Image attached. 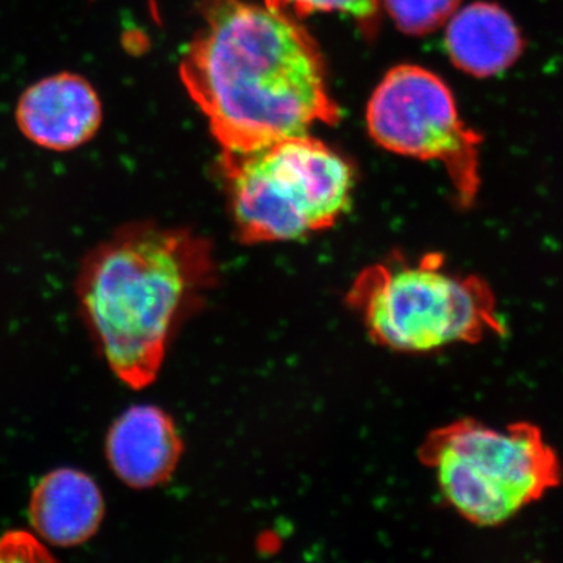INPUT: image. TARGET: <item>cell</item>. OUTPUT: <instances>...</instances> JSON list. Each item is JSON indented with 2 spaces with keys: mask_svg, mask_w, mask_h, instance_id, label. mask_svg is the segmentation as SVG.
<instances>
[{
  "mask_svg": "<svg viewBox=\"0 0 563 563\" xmlns=\"http://www.w3.org/2000/svg\"><path fill=\"white\" fill-rule=\"evenodd\" d=\"M198 10L179 76L221 154L340 121L320 47L296 18L247 0H198Z\"/></svg>",
  "mask_w": 563,
  "mask_h": 563,
  "instance_id": "cell-1",
  "label": "cell"
},
{
  "mask_svg": "<svg viewBox=\"0 0 563 563\" xmlns=\"http://www.w3.org/2000/svg\"><path fill=\"white\" fill-rule=\"evenodd\" d=\"M214 277L209 240L152 221L122 225L88 252L77 277L80 312L118 379L135 390L157 379Z\"/></svg>",
  "mask_w": 563,
  "mask_h": 563,
  "instance_id": "cell-2",
  "label": "cell"
},
{
  "mask_svg": "<svg viewBox=\"0 0 563 563\" xmlns=\"http://www.w3.org/2000/svg\"><path fill=\"white\" fill-rule=\"evenodd\" d=\"M347 302L391 351H439L504 332L487 282L450 272L440 254L374 263L352 282Z\"/></svg>",
  "mask_w": 563,
  "mask_h": 563,
  "instance_id": "cell-3",
  "label": "cell"
},
{
  "mask_svg": "<svg viewBox=\"0 0 563 563\" xmlns=\"http://www.w3.org/2000/svg\"><path fill=\"white\" fill-rule=\"evenodd\" d=\"M229 207L242 242H291L325 231L351 206L354 173L328 144L307 135L243 154H221Z\"/></svg>",
  "mask_w": 563,
  "mask_h": 563,
  "instance_id": "cell-4",
  "label": "cell"
},
{
  "mask_svg": "<svg viewBox=\"0 0 563 563\" xmlns=\"http://www.w3.org/2000/svg\"><path fill=\"white\" fill-rule=\"evenodd\" d=\"M420 457L455 512L485 528L506 523L562 481L561 459L531 422H451L429 433Z\"/></svg>",
  "mask_w": 563,
  "mask_h": 563,
  "instance_id": "cell-5",
  "label": "cell"
},
{
  "mask_svg": "<svg viewBox=\"0 0 563 563\" xmlns=\"http://www.w3.org/2000/svg\"><path fill=\"white\" fill-rule=\"evenodd\" d=\"M366 125L384 150L442 163L463 206L476 199L483 139L461 120L450 88L431 70L393 68L369 99Z\"/></svg>",
  "mask_w": 563,
  "mask_h": 563,
  "instance_id": "cell-6",
  "label": "cell"
},
{
  "mask_svg": "<svg viewBox=\"0 0 563 563\" xmlns=\"http://www.w3.org/2000/svg\"><path fill=\"white\" fill-rule=\"evenodd\" d=\"M16 122L22 135L36 146L73 151L88 143L101 129L102 103L85 77L55 74L22 92Z\"/></svg>",
  "mask_w": 563,
  "mask_h": 563,
  "instance_id": "cell-7",
  "label": "cell"
},
{
  "mask_svg": "<svg viewBox=\"0 0 563 563\" xmlns=\"http://www.w3.org/2000/svg\"><path fill=\"white\" fill-rule=\"evenodd\" d=\"M184 442L173 418L155 406L125 410L107 435L111 470L132 488L165 484L179 465Z\"/></svg>",
  "mask_w": 563,
  "mask_h": 563,
  "instance_id": "cell-8",
  "label": "cell"
},
{
  "mask_svg": "<svg viewBox=\"0 0 563 563\" xmlns=\"http://www.w3.org/2000/svg\"><path fill=\"white\" fill-rule=\"evenodd\" d=\"M102 493L79 470H55L32 493V525L41 537L57 547H76L90 540L102 523Z\"/></svg>",
  "mask_w": 563,
  "mask_h": 563,
  "instance_id": "cell-9",
  "label": "cell"
},
{
  "mask_svg": "<svg viewBox=\"0 0 563 563\" xmlns=\"http://www.w3.org/2000/svg\"><path fill=\"white\" fill-rule=\"evenodd\" d=\"M444 43L454 65L474 77L504 73L525 49L523 36L514 18L492 2H474L455 11Z\"/></svg>",
  "mask_w": 563,
  "mask_h": 563,
  "instance_id": "cell-10",
  "label": "cell"
},
{
  "mask_svg": "<svg viewBox=\"0 0 563 563\" xmlns=\"http://www.w3.org/2000/svg\"><path fill=\"white\" fill-rule=\"evenodd\" d=\"M384 3L402 32L426 35L450 21L462 0H384Z\"/></svg>",
  "mask_w": 563,
  "mask_h": 563,
  "instance_id": "cell-11",
  "label": "cell"
},
{
  "mask_svg": "<svg viewBox=\"0 0 563 563\" xmlns=\"http://www.w3.org/2000/svg\"><path fill=\"white\" fill-rule=\"evenodd\" d=\"M263 5L290 14L296 20L312 13H343L369 33L379 21L380 0H263Z\"/></svg>",
  "mask_w": 563,
  "mask_h": 563,
  "instance_id": "cell-12",
  "label": "cell"
},
{
  "mask_svg": "<svg viewBox=\"0 0 563 563\" xmlns=\"http://www.w3.org/2000/svg\"><path fill=\"white\" fill-rule=\"evenodd\" d=\"M46 548L27 532H10L0 539V561H49Z\"/></svg>",
  "mask_w": 563,
  "mask_h": 563,
  "instance_id": "cell-13",
  "label": "cell"
},
{
  "mask_svg": "<svg viewBox=\"0 0 563 563\" xmlns=\"http://www.w3.org/2000/svg\"><path fill=\"white\" fill-rule=\"evenodd\" d=\"M147 5H150L152 20L157 22L158 25L162 24L161 20V9H158V0H147Z\"/></svg>",
  "mask_w": 563,
  "mask_h": 563,
  "instance_id": "cell-14",
  "label": "cell"
}]
</instances>
